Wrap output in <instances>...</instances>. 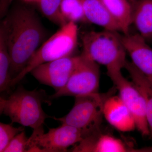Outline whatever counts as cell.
I'll return each instance as SVG.
<instances>
[{"instance_id":"cell-1","label":"cell","mask_w":152,"mask_h":152,"mask_svg":"<svg viewBox=\"0 0 152 152\" xmlns=\"http://www.w3.org/2000/svg\"><path fill=\"white\" fill-rule=\"evenodd\" d=\"M1 25L10 56L12 80L26 67L43 41L45 30L35 11L23 5L14 8Z\"/></svg>"},{"instance_id":"cell-2","label":"cell","mask_w":152,"mask_h":152,"mask_svg":"<svg viewBox=\"0 0 152 152\" xmlns=\"http://www.w3.org/2000/svg\"><path fill=\"white\" fill-rule=\"evenodd\" d=\"M50 100L43 90L28 91L20 86L7 97H1L0 113L9 117L12 123L31 128L34 132H44V123L49 117L42 104H49Z\"/></svg>"},{"instance_id":"cell-3","label":"cell","mask_w":152,"mask_h":152,"mask_svg":"<svg viewBox=\"0 0 152 152\" xmlns=\"http://www.w3.org/2000/svg\"><path fill=\"white\" fill-rule=\"evenodd\" d=\"M118 32L104 29L87 32L82 37V53L107 68V75L124 68L127 52Z\"/></svg>"},{"instance_id":"cell-4","label":"cell","mask_w":152,"mask_h":152,"mask_svg":"<svg viewBox=\"0 0 152 152\" xmlns=\"http://www.w3.org/2000/svg\"><path fill=\"white\" fill-rule=\"evenodd\" d=\"M77 23L69 22L42 44L32 56L23 70L12 81L14 87L36 67L42 64L73 56L78 43Z\"/></svg>"},{"instance_id":"cell-5","label":"cell","mask_w":152,"mask_h":152,"mask_svg":"<svg viewBox=\"0 0 152 152\" xmlns=\"http://www.w3.org/2000/svg\"><path fill=\"white\" fill-rule=\"evenodd\" d=\"M116 90L114 86L106 94L94 93L76 97L75 104L69 113L61 118L52 117V118L62 124L81 129L88 135L100 129L105 102Z\"/></svg>"},{"instance_id":"cell-6","label":"cell","mask_w":152,"mask_h":152,"mask_svg":"<svg viewBox=\"0 0 152 152\" xmlns=\"http://www.w3.org/2000/svg\"><path fill=\"white\" fill-rule=\"evenodd\" d=\"M100 69L98 63L81 54L77 66L64 88L49 97L50 99L98 93Z\"/></svg>"},{"instance_id":"cell-7","label":"cell","mask_w":152,"mask_h":152,"mask_svg":"<svg viewBox=\"0 0 152 152\" xmlns=\"http://www.w3.org/2000/svg\"><path fill=\"white\" fill-rule=\"evenodd\" d=\"M87 134L81 129L62 124L48 132L32 133L28 139V152H62L81 141Z\"/></svg>"},{"instance_id":"cell-8","label":"cell","mask_w":152,"mask_h":152,"mask_svg":"<svg viewBox=\"0 0 152 152\" xmlns=\"http://www.w3.org/2000/svg\"><path fill=\"white\" fill-rule=\"evenodd\" d=\"M119 93V96L128 107L135 121L136 128L142 135H150L147 118L145 102L132 82L125 78L121 72L108 75Z\"/></svg>"},{"instance_id":"cell-9","label":"cell","mask_w":152,"mask_h":152,"mask_svg":"<svg viewBox=\"0 0 152 152\" xmlns=\"http://www.w3.org/2000/svg\"><path fill=\"white\" fill-rule=\"evenodd\" d=\"M80 55L64 57L38 66L30 73L42 84L53 88L56 92L65 86L77 66Z\"/></svg>"},{"instance_id":"cell-10","label":"cell","mask_w":152,"mask_h":152,"mask_svg":"<svg viewBox=\"0 0 152 152\" xmlns=\"http://www.w3.org/2000/svg\"><path fill=\"white\" fill-rule=\"evenodd\" d=\"M76 152H151V148L135 149L128 147L121 140L95 131L74 145L71 149Z\"/></svg>"},{"instance_id":"cell-11","label":"cell","mask_w":152,"mask_h":152,"mask_svg":"<svg viewBox=\"0 0 152 152\" xmlns=\"http://www.w3.org/2000/svg\"><path fill=\"white\" fill-rule=\"evenodd\" d=\"M126 51L136 68L152 84V48L138 33L121 35Z\"/></svg>"},{"instance_id":"cell-12","label":"cell","mask_w":152,"mask_h":152,"mask_svg":"<svg viewBox=\"0 0 152 152\" xmlns=\"http://www.w3.org/2000/svg\"><path fill=\"white\" fill-rule=\"evenodd\" d=\"M103 115L109 124L118 130L131 132L136 128L132 114L119 96L112 95L107 99Z\"/></svg>"},{"instance_id":"cell-13","label":"cell","mask_w":152,"mask_h":152,"mask_svg":"<svg viewBox=\"0 0 152 152\" xmlns=\"http://www.w3.org/2000/svg\"><path fill=\"white\" fill-rule=\"evenodd\" d=\"M85 16L88 23L104 29L121 32L118 23L99 0H83Z\"/></svg>"},{"instance_id":"cell-14","label":"cell","mask_w":152,"mask_h":152,"mask_svg":"<svg viewBox=\"0 0 152 152\" xmlns=\"http://www.w3.org/2000/svg\"><path fill=\"white\" fill-rule=\"evenodd\" d=\"M147 42L152 43V0H138L133 8L132 24Z\"/></svg>"},{"instance_id":"cell-15","label":"cell","mask_w":152,"mask_h":152,"mask_svg":"<svg viewBox=\"0 0 152 152\" xmlns=\"http://www.w3.org/2000/svg\"><path fill=\"white\" fill-rule=\"evenodd\" d=\"M132 82L145 102L147 118L152 139V84L146 76L139 70L132 62L127 60L124 66Z\"/></svg>"},{"instance_id":"cell-16","label":"cell","mask_w":152,"mask_h":152,"mask_svg":"<svg viewBox=\"0 0 152 152\" xmlns=\"http://www.w3.org/2000/svg\"><path fill=\"white\" fill-rule=\"evenodd\" d=\"M119 26L124 34L129 33L133 7L128 0H99Z\"/></svg>"},{"instance_id":"cell-17","label":"cell","mask_w":152,"mask_h":152,"mask_svg":"<svg viewBox=\"0 0 152 152\" xmlns=\"http://www.w3.org/2000/svg\"><path fill=\"white\" fill-rule=\"evenodd\" d=\"M11 58L6 41L4 31L0 27V91L8 93L12 88Z\"/></svg>"},{"instance_id":"cell-18","label":"cell","mask_w":152,"mask_h":152,"mask_svg":"<svg viewBox=\"0 0 152 152\" xmlns=\"http://www.w3.org/2000/svg\"><path fill=\"white\" fill-rule=\"evenodd\" d=\"M60 11L68 23H88L85 16L83 0H61Z\"/></svg>"},{"instance_id":"cell-19","label":"cell","mask_w":152,"mask_h":152,"mask_svg":"<svg viewBox=\"0 0 152 152\" xmlns=\"http://www.w3.org/2000/svg\"><path fill=\"white\" fill-rule=\"evenodd\" d=\"M61 1V0H39L37 2L45 16L60 27L68 23L60 11Z\"/></svg>"},{"instance_id":"cell-20","label":"cell","mask_w":152,"mask_h":152,"mask_svg":"<svg viewBox=\"0 0 152 152\" xmlns=\"http://www.w3.org/2000/svg\"><path fill=\"white\" fill-rule=\"evenodd\" d=\"M24 130L25 128L23 127H15L12 123H0V152H4L12 139Z\"/></svg>"},{"instance_id":"cell-21","label":"cell","mask_w":152,"mask_h":152,"mask_svg":"<svg viewBox=\"0 0 152 152\" xmlns=\"http://www.w3.org/2000/svg\"><path fill=\"white\" fill-rule=\"evenodd\" d=\"M28 139L24 130L12 139L4 152H28Z\"/></svg>"},{"instance_id":"cell-22","label":"cell","mask_w":152,"mask_h":152,"mask_svg":"<svg viewBox=\"0 0 152 152\" xmlns=\"http://www.w3.org/2000/svg\"><path fill=\"white\" fill-rule=\"evenodd\" d=\"M12 0H0V15L3 18L6 15Z\"/></svg>"},{"instance_id":"cell-23","label":"cell","mask_w":152,"mask_h":152,"mask_svg":"<svg viewBox=\"0 0 152 152\" xmlns=\"http://www.w3.org/2000/svg\"><path fill=\"white\" fill-rule=\"evenodd\" d=\"M25 1L28 2H38L39 0H25Z\"/></svg>"}]
</instances>
